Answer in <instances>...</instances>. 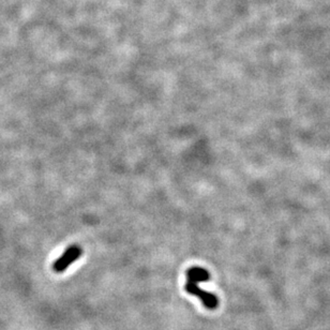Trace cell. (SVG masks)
<instances>
[{"mask_svg": "<svg viewBox=\"0 0 330 330\" xmlns=\"http://www.w3.org/2000/svg\"><path fill=\"white\" fill-rule=\"evenodd\" d=\"M210 280V273L203 267L194 266L187 270V282L185 284V291L192 296L198 297L203 306L208 310H216L219 307V297L214 293L202 290L198 286V283L207 282Z\"/></svg>", "mask_w": 330, "mask_h": 330, "instance_id": "obj_1", "label": "cell"}, {"mask_svg": "<svg viewBox=\"0 0 330 330\" xmlns=\"http://www.w3.org/2000/svg\"><path fill=\"white\" fill-rule=\"evenodd\" d=\"M83 254V250L79 245H70L53 264V270L57 273H61L68 269V267L75 263Z\"/></svg>", "mask_w": 330, "mask_h": 330, "instance_id": "obj_2", "label": "cell"}]
</instances>
